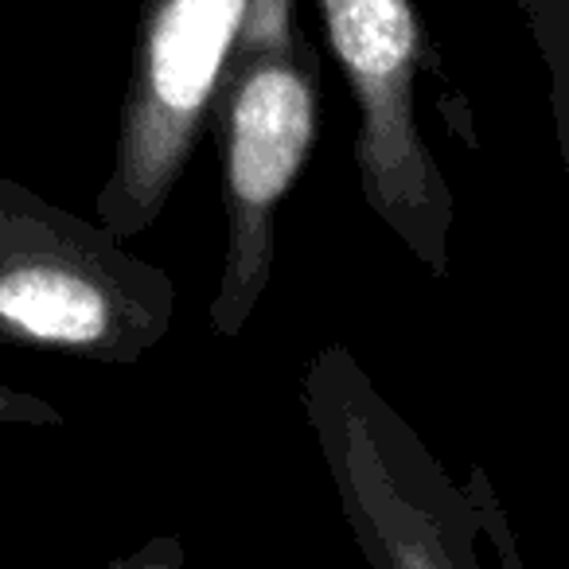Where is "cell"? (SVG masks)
Segmentation results:
<instances>
[{"label": "cell", "mask_w": 569, "mask_h": 569, "mask_svg": "<svg viewBox=\"0 0 569 569\" xmlns=\"http://www.w3.org/2000/svg\"><path fill=\"white\" fill-rule=\"evenodd\" d=\"M320 12L359 106L356 164L367 203L445 273L452 199L418 126L421 32L410 0H320Z\"/></svg>", "instance_id": "4"}, {"label": "cell", "mask_w": 569, "mask_h": 569, "mask_svg": "<svg viewBox=\"0 0 569 569\" xmlns=\"http://www.w3.org/2000/svg\"><path fill=\"white\" fill-rule=\"evenodd\" d=\"M297 0H258L211 102L222 152L227 261L211 305L238 336L273 269V214L309 160L320 110V56L293 20Z\"/></svg>", "instance_id": "1"}, {"label": "cell", "mask_w": 569, "mask_h": 569, "mask_svg": "<svg viewBox=\"0 0 569 569\" xmlns=\"http://www.w3.org/2000/svg\"><path fill=\"white\" fill-rule=\"evenodd\" d=\"M0 421H36V426H56L59 413L56 406L40 402L32 395H20V390L4 387L0 382Z\"/></svg>", "instance_id": "5"}, {"label": "cell", "mask_w": 569, "mask_h": 569, "mask_svg": "<svg viewBox=\"0 0 569 569\" xmlns=\"http://www.w3.org/2000/svg\"><path fill=\"white\" fill-rule=\"evenodd\" d=\"M566 133H569V87H566Z\"/></svg>", "instance_id": "6"}, {"label": "cell", "mask_w": 569, "mask_h": 569, "mask_svg": "<svg viewBox=\"0 0 569 569\" xmlns=\"http://www.w3.org/2000/svg\"><path fill=\"white\" fill-rule=\"evenodd\" d=\"M258 0H144L113 176L98 199L113 234L164 211Z\"/></svg>", "instance_id": "3"}, {"label": "cell", "mask_w": 569, "mask_h": 569, "mask_svg": "<svg viewBox=\"0 0 569 569\" xmlns=\"http://www.w3.org/2000/svg\"><path fill=\"white\" fill-rule=\"evenodd\" d=\"M172 325V281L36 191L0 180V340L133 363Z\"/></svg>", "instance_id": "2"}]
</instances>
